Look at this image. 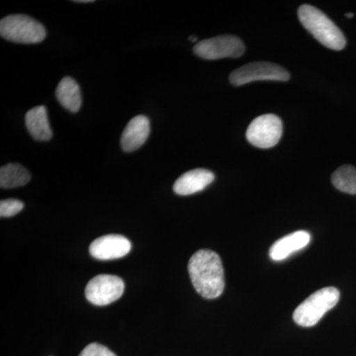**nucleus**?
I'll list each match as a JSON object with an SVG mask.
<instances>
[{"instance_id":"obj_21","label":"nucleus","mask_w":356,"mask_h":356,"mask_svg":"<svg viewBox=\"0 0 356 356\" xmlns=\"http://www.w3.org/2000/svg\"><path fill=\"white\" fill-rule=\"evenodd\" d=\"M189 40H191V41H192V42L197 41V38H196V37H191V38H189Z\"/></svg>"},{"instance_id":"obj_16","label":"nucleus","mask_w":356,"mask_h":356,"mask_svg":"<svg viewBox=\"0 0 356 356\" xmlns=\"http://www.w3.org/2000/svg\"><path fill=\"white\" fill-rule=\"evenodd\" d=\"M332 182L337 191L344 193L356 194V168L343 165L332 173Z\"/></svg>"},{"instance_id":"obj_14","label":"nucleus","mask_w":356,"mask_h":356,"mask_svg":"<svg viewBox=\"0 0 356 356\" xmlns=\"http://www.w3.org/2000/svg\"><path fill=\"white\" fill-rule=\"evenodd\" d=\"M56 95H57L58 102L72 113H76L81 109V102H83L81 88L72 77H64L60 81L56 90Z\"/></svg>"},{"instance_id":"obj_18","label":"nucleus","mask_w":356,"mask_h":356,"mask_svg":"<svg viewBox=\"0 0 356 356\" xmlns=\"http://www.w3.org/2000/svg\"><path fill=\"white\" fill-rule=\"evenodd\" d=\"M79 356H117L106 346L99 343H90L81 351Z\"/></svg>"},{"instance_id":"obj_3","label":"nucleus","mask_w":356,"mask_h":356,"mask_svg":"<svg viewBox=\"0 0 356 356\" xmlns=\"http://www.w3.org/2000/svg\"><path fill=\"white\" fill-rule=\"evenodd\" d=\"M339 291L334 287L318 290L297 307L293 320L297 325L310 327L317 325L325 313L339 303Z\"/></svg>"},{"instance_id":"obj_9","label":"nucleus","mask_w":356,"mask_h":356,"mask_svg":"<svg viewBox=\"0 0 356 356\" xmlns=\"http://www.w3.org/2000/svg\"><path fill=\"white\" fill-rule=\"evenodd\" d=\"M132 245L127 238L121 235H106L96 238L89 245V252L96 259L111 261L126 257Z\"/></svg>"},{"instance_id":"obj_5","label":"nucleus","mask_w":356,"mask_h":356,"mask_svg":"<svg viewBox=\"0 0 356 356\" xmlns=\"http://www.w3.org/2000/svg\"><path fill=\"white\" fill-rule=\"evenodd\" d=\"M282 133L283 124L280 117L274 114H264L250 124L247 139L252 146L270 149L280 143Z\"/></svg>"},{"instance_id":"obj_10","label":"nucleus","mask_w":356,"mask_h":356,"mask_svg":"<svg viewBox=\"0 0 356 356\" xmlns=\"http://www.w3.org/2000/svg\"><path fill=\"white\" fill-rule=\"evenodd\" d=\"M151 126L149 120L144 115L134 117L129 122L121 137V146L126 153L137 151L149 138Z\"/></svg>"},{"instance_id":"obj_15","label":"nucleus","mask_w":356,"mask_h":356,"mask_svg":"<svg viewBox=\"0 0 356 356\" xmlns=\"http://www.w3.org/2000/svg\"><path fill=\"white\" fill-rule=\"evenodd\" d=\"M31 179V175L24 166L18 163H8L0 170V186L1 188H16L24 186Z\"/></svg>"},{"instance_id":"obj_17","label":"nucleus","mask_w":356,"mask_h":356,"mask_svg":"<svg viewBox=\"0 0 356 356\" xmlns=\"http://www.w3.org/2000/svg\"><path fill=\"white\" fill-rule=\"evenodd\" d=\"M24 208V203L17 199H6L0 202V216L1 218L13 217Z\"/></svg>"},{"instance_id":"obj_6","label":"nucleus","mask_w":356,"mask_h":356,"mask_svg":"<svg viewBox=\"0 0 356 356\" xmlns=\"http://www.w3.org/2000/svg\"><path fill=\"white\" fill-rule=\"evenodd\" d=\"M242 40L233 35H222L204 40L194 46L193 51L204 60H220L225 58H240L245 53Z\"/></svg>"},{"instance_id":"obj_12","label":"nucleus","mask_w":356,"mask_h":356,"mask_svg":"<svg viewBox=\"0 0 356 356\" xmlns=\"http://www.w3.org/2000/svg\"><path fill=\"white\" fill-rule=\"evenodd\" d=\"M311 236L308 232L297 231L276 241L269 250V257L275 261H283L290 255L299 252L310 243Z\"/></svg>"},{"instance_id":"obj_2","label":"nucleus","mask_w":356,"mask_h":356,"mask_svg":"<svg viewBox=\"0 0 356 356\" xmlns=\"http://www.w3.org/2000/svg\"><path fill=\"white\" fill-rule=\"evenodd\" d=\"M300 22L321 44L334 51L346 46L343 33L324 13L316 7L303 4L298 10Z\"/></svg>"},{"instance_id":"obj_4","label":"nucleus","mask_w":356,"mask_h":356,"mask_svg":"<svg viewBox=\"0 0 356 356\" xmlns=\"http://www.w3.org/2000/svg\"><path fill=\"white\" fill-rule=\"evenodd\" d=\"M2 38L20 44H37L46 38V29L30 16L16 14L0 21Z\"/></svg>"},{"instance_id":"obj_20","label":"nucleus","mask_w":356,"mask_h":356,"mask_svg":"<svg viewBox=\"0 0 356 356\" xmlns=\"http://www.w3.org/2000/svg\"><path fill=\"white\" fill-rule=\"evenodd\" d=\"M346 17H348V18H353V16H355V14H353V13H346Z\"/></svg>"},{"instance_id":"obj_1","label":"nucleus","mask_w":356,"mask_h":356,"mask_svg":"<svg viewBox=\"0 0 356 356\" xmlns=\"http://www.w3.org/2000/svg\"><path fill=\"white\" fill-rule=\"evenodd\" d=\"M192 285L203 298H219L225 289V273L221 257L210 250H200L188 262Z\"/></svg>"},{"instance_id":"obj_19","label":"nucleus","mask_w":356,"mask_h":356,"mask_svg":"<svg viewBox=\"0 0 356 356\" xmlns=\"http://www.w3.org/2000/svg\"><path fill=\"white\" fill-rule=\"evenodd\" d=\"M77 3H89V2H93L92 0H76Z\"/></svg>"},{"instance_id":"obj_13","label":"nucleus","mask_w":356,"mask_h":356,"mask_svg":"<svg viewBox=\"0 0 356 356\" xmlns=\"http://www.w3.org/2000/svg\"><path fill=\"white\" fill-rule=\"evenodd\" d=\"M25 122L26 127L35 140L46 142L53 137L46 107L36 106L28 111Z\"/></svg>"},{"instance_id":"obj_8","label":"nucleus","mask_w":356,"mask_h":356,"mask_svg":"<svg viewBox=\"0 0 356 356\" xmlns=\"http://www.w3.org/2000/svg\"><path fill=\"white\" fill-rule=\"evenodd\" d=\"M124 289L125 283L118 276L99 274L86 285V297L93 305L106 306L120 298Z\"/></svg>"},{"instance_id":"obj_11","label":"nucleus","mask_w":356,"mask_h":356,"mask_svg":"<svg viewBox=\"0 0 356 356\" xmlns=\"http://www.w3.org/2000/svg\"><path fill=\"white\" fill-rule=\"evenodd\" d=\"M214 173L210 170L196 168L178 177L173 185V191L178 195H191L204 191L208 185L214 181Z\"/></svg>"},{"instance_id":"obj_7","label":"nucleus","mask_w":356,"mask_h":356,"mask_svg":"<svg viewBox=\"0 0 356 356\" xmlns=\"http://www.w3.org/2000/svg\"><path fill=\"white\" fill-rule=\"evenodd\" d=\"M290 74L281 65L271 63H252L234 70L229 76L233 86H241L257 81H289Z\"/></svg>"}]
</instances>
